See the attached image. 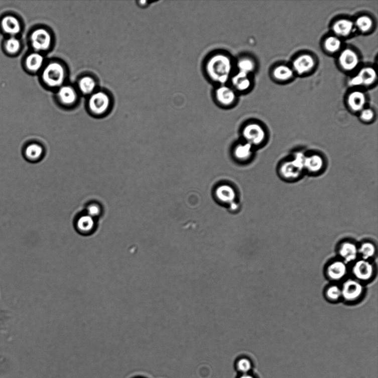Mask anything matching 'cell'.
<instances>
[{
	"mask_svg": "<svg viewBox=\"0 0 378 378\" xmlns=\"http://www.w3.org/2000/svg\"><path fill=\"white\" fill-rule=\"evenodd\" d=\"M234 61L228 54L218 52L206 59L204 71L210 80L220 85L229 82L234 73Z\"/></svg>",
	"mask_w": 378,
	"mask_h": 378,
	"instance_id": "6da1fadb",
	"label": "cell"
},
{
	"mask_svg": "<svg viewBox=\"0 0 378 378\" xmlns=\"http://www.w3.org/2000/svg\"><path fill=\"white\" fill-rule=\"evenodd\" d=\"M66 70L58 62H51L43 69L42 74L43 82L50 88H59L64 85L66 78Z\"/></svg>",
	"mask_w": 378,
	"mask_h": 378,
	"instance_id": "7a4b0ae2",
	"label": "cell"
},
{
	"mask_svg": "<svg viewBox=\"0 0 378 378\" xmlns=\"http://www.w3.org/2000/svg\"><path fill=\"white\" fill-rule=\"evenodd\" d=\"M111 99L104 91H95L90 95L88 105L90 111L94 115H104L109 109Z\"/></svg>",
	"mask_w": 378,
	"mask_h": 378,
	"instance_id": "3957f363",
	"label": "cell"
},
{
	"mask_svg": "<svg viewBox=\"0 0 378 378\" xmlns=\"http://www.w3.org/2000/svg\"><path fill=\"white\" fill-rule=\"evenodd\" d=\"M214 98L219 106L228 108L235 105L237 94L230 85H220L214 90Z\"/></svg>",
	"mask_w": 378,
	"mask_h": 378,
	"instance_id": "277c9868",
	"label": "cell"
},
{
	"mask_svg": "<svg viewBox=\"0 0 378 378\" xmlns=\"http://www.w3.org/2000/svg\"><path fill=\"white\" fill-rule=\"evenodd\" d=\"M32 46L37 52H45L50 49L52 44V36L45 29H38L32 32L31 36Z\"/></svg>",
	"mask_w": 378,
	"mask_h": 378,
	"instance_id": "5b68a950",
	"label": "cell"
},
{
	"mask_svg": "<svg viewBox=\"0 0 378 378\" xmlns=\"http://www.w3.org/2000/svg\"><path fill=\"white\" fill-rule=\"evenodd\" d=\"M242 136L246 143L253 147L262 144L266 139V134L260 125L256 123H250L243 129Z\"/></svg>",
	"mask_w": 378,
	"mask_h": 378,
	"instance_id": "8992f818",
	"label": "cell"
},
{
	"mask_svg": "<svg viewBox=\"0 0 378 378\" xmlns=\"http://www.w3.org/2000/svg\"><path fill=\"white\" fill-rule=\"evenodd\" d=\"M78 95L76 90L73 86L68 85H63L58 88L57 93V98L62 105L65 106H72L77 101Z\"/></svg>",
	"mask_w": 378,
	"mask_h": 378,
	"instance_id": "52a82bcc",
	"label": "cell"
},
{
	"mask_svg": "<svg viewBox=\"0 0 378 378\" xmlns=\"http://www.w3.org/2000/svg\"><path fill=\"white\" fill-rule=\"evenodd\" d=\"M363 291V286L357 281L349 280L343 284L342 296L345 300L352 301L358 299L362 294Z\"/></svg>",
	"mask_w": 378,
	"mask_h": 378,
	"instance_id": "ba28073f",
	"label": "cell"
},
{
	"mask_svg": "<svg viewBox=\"0 0 378 378\" xmlns=\"http://www.w3.org/2000/svg\"><path fill=\"white\" fill-rule=\"evenodd\" d=\"M230 81L231 88L237 94L245 92L249 89L251 84L249 74L237 71L231 75Z\"/></svg>",
	"mask_w": 378,
	"mask_h": 378,
	"instance_id": "9c48e42d",
	"label": "cell"
},
{
	"mask_svg": "<svg viewBox=\"0 0 378 378\" xmlns=\"http://www.w3.org/2000/svg\"><path fill=\"white\" fill-rule=\"evenodd\" d=\"M353 273L358 279L367 281L372 277L374 269L369 262L362 259L355 264L353 268Z\"/></svg>",
	"mask_w": 378,
	"mask_h": 378,
	"instance_id": "30bf717a",
	"label": "cell"
},
{
	"mask_svg": "<svg viewBox=\"0 0 378 378\" xmlns=\"http://www.w3.org/2000/svg\"><path fill=\"white\" fill-rule=\"evenodd\" d=\"M339 61L345 71H350L357 68L359 63V58L354 51L346 49L340 54Z\"/></svg>",
	"mask_w": 378,
	"mask_h": 378,
	"instance_id": "8fae6325",
	"label": "cell"
},
{
	"mask_svg": "<svg viewBox=\"0 0 378 378\" xmlns=\"http://www.w3.org/2000/svg\"><path fill=\"white\" fill-rule=\"evenodd\" d=\"M215 197L218 201L223 204L231 205L234 203L236 197L235 192L233 188L228 185H221L216 189Z\"/></svg>",
	"mask_w": 378,
	"mask_h": 378,
	"instance_id": "7c38bea8",
	"label": "cell"
},
{
	"mask_svg": "<svg viewBox=\"0 0 378 378\" xmlns=\"http://www.w3.org/2000/svg\"><path fill=\"white\" fill-rule=\"evenodd\" d=\"M315 66L314 58L308 55H302L296 58L293 63L294 68L300 74L309 72Z\"/></svg>",
	"mask_w": 378,
	"mask_h": 378,
	"instance_id": "4fadbf2b",
	"label": "cell"
},
{
	"mask_svg": "<svg viewBox=\"0 0 378 378\" xmlns=\"http://www.w3.org/2000/svg\"><path fill=\"white\" fill-rule=\"evenodd\" d=\"M95 226L94 218L87 214L81 216L76 223V228L81 234L89 235L94 231Z\"/></svg>",
	"mask_w": 378,
	"mask_h": 378,
	"instance_id": "5bb4252c",
	"label": "cell"
},
{
	"mask_svg": "<svg viewBox=\"0 0 378 378\" xmlns=\"http://www.w3.org/2000/svg\"><path fill=\"white\" fill-rule=\"evenodd\" d=\"M347 272L346 265L341 261L332 263L327 268L328 277L333 280H340L343 279L346 275Z\"/></svg>",
	"mask_w": 378,
	"mask_h": 378,
	"instance_id": "9a60e30c",
	"label": "cell"
},
{
	"mask_svg": "<svg viewBox=\"0 0 378 378\" xmlns=\"http://www.w3.org/2000/svg\"><path fill=\"white\" fill-rule=\"evenodd\" d=\"M358 249L353 243L345 242L343 243L339 249V255L344 259L345 263L352 262L357 259Z\"/></svg>",
	"mask_w": 378,
	"mask_h": 378,
	"instance_id": "2e32d148",
	"label": "cell"
},
{
	"mask_svg": "<svg viewBox=\"0 0 378 378\" xmlns=\"http://www.w3.org/2000/svg\"><path fill=\"white\" fill-rule=\"evenodd\" d=\"M78 86L81 93L90 96L96 91V83L93 77L86 75L79 80Z\"/></svg>",
	"mask_w": 378,
	"mask_h": 378,
	"instance_id": "e0dca14e",
	"label": "cell"
},
{
	"mask_svg": "<svg viewBox=\"0 0 378 378\" xmlns=\"http://www.w3.org/2000/svg\"><path fill=\"white\" fill-rule=\"evenodd\" d=\"M236 71L250 75L255 69V63L247 56H240L234 62Z\"/></svg>",
	"mask_w": 378,
	"mask_h": 378,
	"instance_id": "ac0fdd59",
	"label": "cell"
},
{
	"mask_svg": "<svg viewBox=\"0 0 378 378\" xmlns=\"http://www.w3.org/2000/svg\"><path fill=\"white\" fill-rule=\"evenodd\" d=\"M348 102L350 107L353 111H361L365 104V95L361 91H353L349 95Z\"/></svg>",
	"mask_w": 378,
	"mask_h": 378,
	"instance_id": "d6986e66",
	"label": "cell"
},
{
	"mask_svg": "<svg viewBox=\"0 0 378 378\" xmlns=\"http://www.w3.org/2000/svg\"><path fill=\"white\" fill-rule=\"evenodd\" d=\"M354 29L352 21L346 19L340 20L333 25V30L336 35L346 37L352 33Z\"/></svg>",
	"mask_w": 378,
	"mask_h": 378,
	"instance_id": "ffe728a7",
	"label": "cell"
},
{
	"mask_svg": "<svg viewBox=\"0 0 378 378\" xmlns=\"http://www.w3.org/2000/svg\"><path fill=\"white\" fill-rule=\"evenodd\" d=\"M2 25L5 32L10 35H18L21 31L19 21L13 16H7L4 18Z\"/></svg>",
	"mask_w": 378,
	"mask_h": 378,
	"instance_id": "44dd1931",
	"label": "cell"
},
{
	"mask_svg": "<svg viewBox=\"0 0 378 378\" xmlns=\"http://www.w3.org/2000/svg\"><path fill=\"white\" fill-rule=\"evenodd\" d=\"M44 57L39 52L31 54L27 58L26 66L29 71L36 72L40 71L44 64Z\"/></svg>",
	"mask_w": 378,
	"mask_h": 378,
	"instance_id": "7402d4cb",
	"label": "cell"
},
{
	"mask_svg": "<svg viewBox=\"0 0 378 378\" xmlns=\"http://www.w3.org/2000/svg\"><path fill=\"white\" fill-rule=\"evenodd\" d=\"M43 148L42 146L36 144H31L27 147L25 151V155L27 159L31 161H37L42 157Z\"/></svg>",
	"mask_w": 378,
	"mask_h": 378,
	"instance_id": "603a6c76",
	"label": "cell"
},
{
	"mask_svg": "<svg viewBox=\"0 0 378 378\" xmlns=\"http://www.w3.org/2000/svg\"><path fill=\"white\" fill-rule=\"evenodd\" d=\"M252 146L249 144L237 145L234 150V155L236 160L245 161L249 160L252 155Z\"/></svg>",
	"mask_w": 378,
	"mask_h": 378,
	"instance_id": "cb8c5ba5",
	"label": "cell"
},
{
	"mask_svg": "<svg viewBox=\"0 0 378 378\" xmlns=\"http://www.w3.org/2000/svg\"><path fill=\"white\" fill-rule=\"evenodd\" d=\"M323 165V160L321 156L315 155L306 158L305 168L311 172L316 173L322 169Z\"/></svg>",
	"mask_w": 378,
	"mask_h": 378,
	"instance_id": "d4e9b609",
	"label": "cell"
},
{
	"mask_svg": "<svg viewBox=\"0 0 378 378\" xmlns=\"http://www.w3.org/2000/svg\"><path fill=\"white\" fill-rule=\"evenodd\" d=\"M300 171L293 164V161L284 164L280 169V174L287 179H293L298 177L300 174Z\"/></svg>",
	"mask_w": 378,
	"mask_h": 378,
	"instance_id": "484cf974",
	"label": "cell"
},
{
	"mask_svg": "<svg viewBox=\"0 0 378 378\" xmlns=\"http://www.w3.org/2000/svg\"><path fill=\"white\" fill-rule=\"evenodd\" d=\"M358 75L362 79L363 84L366 85L371 84L376 78V72L371 67H365L361 69Z\"/></svg>",
	"mask_w": 378,
	"mask_h": 378,
	"instance_id": "4316f807",
	"label": "cell"
},
{
	"mask_svg": "<svg viewBox=\"0 0 378 378\" xmlns=\"http://www.w3.org/2000/svg\"><path fill=\"white\" fill-rule=\"evenodd\" d=\"M235 368L240 374L250 373L253 368V363L249 358L241 357L236 360Z\"/></svg>",
	"mask_w": 378,
	"mask_h": 378,
	"instance_id": "83f0119b",
	"label": "cell"
},
{
	"mask_svg": "<svg viewBox=\"0 0 378 378\" xmlns=\"http://www.w3.org/2000/svg\"><path fill=\"white\" fill-rule=\"evenodd\" d=\"M274 75L279 80H286L293 77V71L288 66H280L275 69Z\"/></svg>",
	"mask_w": 378,
	"mask_h": 378,
	"instance_id": "f1b7e54d",
	"label": "cell"
},
{
	"mask_svg": "<svg viewBox=\"0 0 378 378\" xmlns=\"http://www.w3.org/2000/svg\"><path fill=\"white\" fill-rule=\"evenodd\" d=\"M376 251V248L373 244L369 242L363 243L358 249V253L362 256L363 260L367 261L373 257Z\"/></svg>",
	"mask_w": 378,
	"mask_h": 378,
	"instance_id": "f546056e",
	"label": "cell"
},
{
	"mask_svg": "<svg viewBox=\"0 0 378 378\" xmlns=\"http://www.w3.org/2000/svg\"><path fill=\"white\" fill-rule=\"evenodd\" d=\"M341 47V41L337 37H329L326 40L325 47L326 50L331 53L338 51Z\"/></svg>",
	"mask_w": 378,
	"mask_h": 378,
	"instance_id": "4dcf8cb0",
	"label": "cell"
},
{
	"mask_svg": "<svg viewBox=\"0 0 378 378\" xmlns=\"http://www.w3.org/2000/svg\"><path fill=\"white\" fill-rule=\"evenodd\" d=\"M355 24L359 30L366 32L372 28V21L368 16H363L356 21Z\"/></svg>",
	"mask_w": 378,
	"mask_h": 378,
	"instance_id": "1f68e13d",
	"label": "cell"
},
{
	"mask_svg": "<svg viewBox=\"0 0 378 378\" xmlns=\"http://www.w3.org/2000/svg\"><path fill=\"white\" fill-rule=\"evenodd\" d=\"M20 42L15 37L10 38L5 43V47L7 51L12 54L18 52L20 48Z\"/></svg>",
	"mask_w": 378,
	"mask_h": 378,
	"instance_id": "d6a6232c",
	"label": "cell"
},
{
	"mask_svg": "<svg viewBox=\"0 0 378 378\" xmlns=\"http://www.w3.org/2000/svg\"><path fill=\"white\" fill-rule=\"evenodd\" d=\"M326 294L329 299L336 301L342 296V290L337 286H332L327 289Z\"/></svg>",
	"mask_w": 378,
	"mask_h": 378,
	"instance_id": "836d02e7",
	"label": "cell"
},
{
	"mask_svg": "<svg viewBox=\"0 0 378 378\" xmlns=\"http://www.w3.org/2000/svg\"><path fill=\"white\" fill-rule=\"evenodd\" d=\"M306 157L301 153L295 155V159L293 161V164L300 171L305 168V164Z\"/></svg>",
	"mask_w": 378,
	"mask_h": 378,
	"instance_id": "e575fe53",
	"label": "cell"
},
{
	"mask_svg": "<svg viewBox=\"0 0 378 378\" xmlns=\"http://www.w3.org/2000/svg\"><path fill=\"white\" fill-rule=\"evenodd\" d=\"M101 213V208L96 204H91L87 208V214L93 218L98 217Z\"/></svg>",
	"mask_w": 378,
	"mask_h": 378,
	"instance_id": "d590c367",
	"label": "cell"
},
{
	"mask_svg": "<svg viewBox=\"0 0 378 378\" xmlns=\"http://www.w3.org/2000/svg\"><path fill=\"white\" fill-rule=\"evenodd\" d=\"M374 117V112L371 109H365L361 110L360 113L361 119L364 121H370Z\"/></svg>",
	"mask_w": 378,
	"mask_h": 378,
	"instance_id": "8d00e7d4",
	"label": "cell"
},
{
	"mask_svg": "<svg viewBox=\"0 0 378 378\" xmlns=\"http://www.w3.org/2000/svg\"><path fill=\"white\" fill-rule=\"evenodd\" d=\"M349 84L352 86H359L363 84L362 79L357 75L350 80Z\"/></svg>",
	"mask_w": 378,
	"mask_h": 378,
	"instance_id": "74e56055",
	"label": "cell"
},
{
	"mask_svg": "<svg viewBox=\"0 0 378 378\" xmlns=\"http://www.w3.org/2000/svg\"><path fill=\"white\" fill-rule=\"evenodd\" d=\"M237 378H256L250 373L241 374Z\"/></svg>",
	"mask_w": 378,
	"mask_h": 378,
	"instance_id": "f35d334b",
	"label": "cell"
},
{
	"mask_svg": "<svg viewBox=\"0 0 378 378\" xmlns=\"http://www.w3.org/2000/svg\"><path fill=\"white\" fill-rule=\"evenodd\" d=\"M133 378H144V377H133Z\"/></svg>",
	"mask_w": 378,
	"mask_h": 378,
	"instance_id": "ab89813d",
	"label": "cell"
}]
</instances>
